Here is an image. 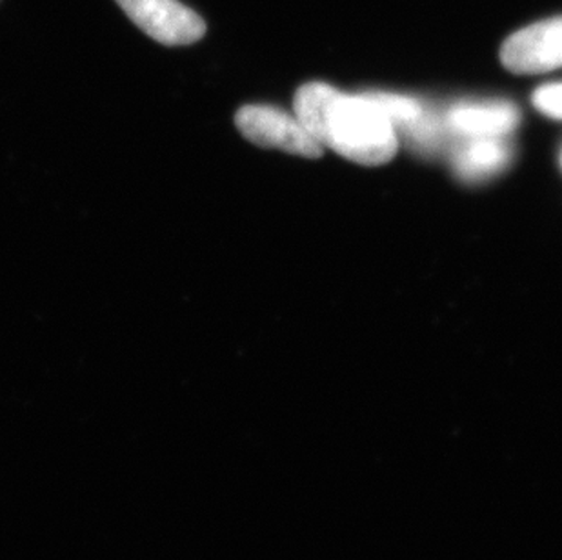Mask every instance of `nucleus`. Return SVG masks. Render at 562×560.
I'll use <instances>...</instances> for the list:
<instances>
[{"mask_svg": "<svg viewBox=\"0 0 562 560\" xmlns=\"http://www.w3.org/2000/svg\"><path fill=\"white\" fill-rule=\"evenodd\" d=\"M295 116L323 148L362 166H382L395 157L397 133L386 113L368 96H346L312 82L295 93Z\"/></svg>", "mask_w": 562, "mask_h": 560, "instance_id": "f257e3e1", "label": "nucleus"}, {"mask_svg": "<svg viewBox=\"0 0 562 560\" xmlns=\"http://www.w3.org/2000/svg\"><path fill=\"white\" fill-rule=\"evenodd\" d=\"M235 126L243 137L260 148L281 149L306 159H317L323 155V146L312 137L297 116L288 115L277 108H240L235 115Z\"/></svg>", "mask_w": 562, "mask_h": 560, "instance_id": "f03ea898", "label": "nucleus"}, {"mask_svg": "<svg viewBox=\"0 0 562 560\" xmlns=\"http://www.w3.org/2000/svg\"><path fill=\"white\" fill-rule=\"evenodd\" d=\"M146 35L165 46H187L206 35V22L179 0H117Z\"/></svg>", "mask_w": 562, "mask_h": 560, "instance_id": "7ed1b4c3", "label": "nucleus"}, {"mask_svg": "<svg viewBox=\"0 0 562 560\" xmlns=\"http://www.w3.org/2000/svg\"><path fill=\"white\" fill-rule=\"evenodd\" d=\"M501 60L504 68L517 75L547 74L562 68V16L515 32L503 44Z\"/></svg>", "mask_w": 562, "mask_h": 560, "instance_id": "20e7f679", "label": "nucleus"}, {"mask_svg": "<svg viewBox=\"0 0 562 560\" xmlns=\"http://www.w3.org/2000/svg\"><path fill=\"white\" fill-rule=\"evenodd\" d=\"M386 113L395 133H403L406 143L420 152H434L448 135L445 116L436 115L423 102L395 93H368ZM398 138V137H397Z\"/></svg>", "mask_w": 562, "mask_h": 560, "instance_id": "39448f33", "label": "nucleus"}, {"mask_svg": "<svg viewBox=\"0 0 562 560\" xmlns=\"http://www.w3.org/2000/svg\"><path fill=\"white\" fill-rule=\"evenodd\" d=\"M519 119V110L512 102H461L446 112L445 124L451 135L462 138L506 137Z\"/></svg>", "mask_w": 562, "mask_h": 560, "instance_id": "423d86ee", "label": "nucleus"}, {"mask_svg": "<svg viewBox=\"0 0 562 560\" xmlns=\"http://www.w3.org/2000/svg\"><path fill=\"white\" fill-rule=\"evenodd\" d=\"M509 163V146L504 137L462 138L453 152V168L464 180L490 179Z\"/></svg>", "mask_w": 562, "mask_h": 560, "instance_id": "0eeeda50", "label": "nucleus"}, {"mask_svg": "<svg viewBox=\"0 0 562 560\" xmlns=\"http://www.w3.org/2000/svg\"><path fill=\"white\" fill-rule=\"evenodd\" d=\"M531 99L539 112L552 119H562V82L542 86Z\"/></svg>", "mask_w": 562, "mask_h": 560, "instance_id": "6e6552de", "label": "nucleus"}]
</instances>
